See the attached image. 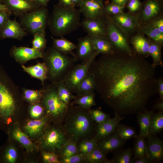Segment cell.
<instances>
[{
	"mask_svg": "<svg viewBox=\"0 0 163 163\" xmlns=\"http://www.w3.org/2000/svg\"><path fill=\"white\" fill-rule=\"evenodd\" d=\"M51 37L53 46L60 51L67 55H71L75 58V54L73 50L76 49V45L75 44L63 37L57 39L52 37Z\"/></svg>",
	"mask_w": 163,
	"mask_h": 163,
	"instance_id": "cell-27",
	"label": "cell"
},
{
	"mask_svg": "<svg viewBox=\"0 0 163 163\" xmlns=\"http://www.w3.org/2000/svg\"><path fill=\"white\" fill-rule=\"evenodd\" d=\"M40 139L41 148L45 151L59 155L61 149L69 139L62 123L48 127Z\"/></svg>",
	"mask_w": 163,
	"mask_h": 163,
	"instance_id": "cell-7",
	"label": "cell"
},
{
	"mask_svg": "<svg viewBox=\"0 0 163 163\" xmlns=\"http://www.w3.org/2000/svg\"><path fill=\"white\" fill-rule=\"evenodd\" d=\"M0 11H4L10 13L5 5L0 2Z\"/></svg>",
	"mask_w": 163,
	"mask_h": 163,
	"instance_id": "cell-58",
	"label": "cell"
},
{
	"mask_svg": "<svg viewBox=\"0 0 163 163\" xmlns=\"http://www.w3.org/2000/svg\"><path fill=\"white\" fill-rule=\"evenodd\" d=\"M81 14L75 7L66 8L58 4L54 5L48 21L51 33L62 37L74 31L80 26Z\"/></svg>",
	"mask_w": 163,
	"mask_h": 163,
	"instance_id": "cell-3",
	"label": "cell"
},
{
	"mask_svg": "<svg viewBox=\"0 0 163 163\" xmlns=\"http://www.w3.org/2000/svg\"><path fill=\"white\" fill-rule=\"evenodd\" d=\"M162 0H145L137 14L140 24L147 23L162 14Z\"/></svg>",
	"mask_w": 163,
	"mask_h": 163,
	"instance_id": "cell-12",
	"label": "cell"
},
{
	"mask_svg": "<svg viewBox=\"0 0 163 163\" xmlns=\"http://www.w3.org/2000/svg\"><path fill=\"white\" fill-rule=\"evenodd\" d=\"M157 109L159 111H163V99L159 100L156 102L153 107V110Z\"/></svg>",
	"mask_w": 163,
	"mask_h": 163,
	"instance_id": "cell-55",
	"label": "cell"
},
{
	"mask_svg": "<svg viewBox=\"0 0 163 163\" xmlns=\"http://www.w3.org/2000/svg\"><path fill=\"white\" fill-rule=\"evenodd\" d=\"M11 13L4 11H0V30L3 27Z\"/></svg>",
	"mask_w": 163,
	"mask_h": 163,
	"instance_id": "cell-51",
	"label": "cell"
},
{
	"mask_svg": "<svg viewBox=\"0 0 163 163\" xmlns=\"http://www.w3.org/2000/svg\"><path fill=\"white\" fill-rule=\"evenodd\" d=\"M80 26L91 36H107L106 18L105 16L95 19L85 18L80 23Z\"/></svg>",
	"mask_w": 163,
	"mask_h": 163,
	"instance_id": "cell-14",
	"label": "cell"
},
{
	"mask_svg": "<svg viewBox=\"0 0 163 163\" xmlns=\"http://www.w3.org/2000/svg\"><path fill=\"white\" fill-rule=\"evenodd\" d=\"M157 92L158 94L160 99H163V78L162 77L157 79Z\"/></svg>",
	"mask_w": 163,
	"mask_h": 163,
	"instance_id": "cell-52",
	"label": "cell"
},
{
	"mask_svg": "<svg viewBox=\"0 0 163 163\" xmlns=\"http://www.w3.org/2000/svg\"><path fill=\"white\" fill-rule=\"evenodd\" d=\"M125 7L106 2L104 4L103 15L106 16H110L117 14L123 12Z\"/></svg>",
	"mask_w": 163,
	"mask_h": 163,
	"instance_id": "cell-42",
	"label": "cell"
},
{
	"mask_svg": "<svg viewBox=\"0 0 163 163\" xmlns=\"http://www.w3.org/2000/svg\"><path fill=\"white\" fill-rule=\"evenodd\" d=\"M83 0H72L75 6H78Z\"/></svg>",
	"mask_w": 163,
	"mask_h": 163,
	"instance_id": "cell-59",
	"label": "cell"
},
{
	"mask_svg": "<svg viewBox=\"0 0 163 163\" xmlns=\"http://www.w3.org/2000/svg\"><path fill=\"white\" fill-rule=\"evenodd\" d=\"M115 132L121 139L124 140L135 138L138 136L133 128L123 124L119 123Z\"/></svg>",
	"mask_w": 163,
	"mask_h": 163,
	"instance_id": "cell-38",
	"label": "cell"
},
{
	"mask_svg": "<svg viewBox=\"0 0 163 163\" xmlns=\"http://www.w3.org/2000/svg\"><path fill=\"white\" fill-rule=\"evenodd\" d=\"M163 129V111H159L152 114L151 120L149 134L156 135Z\"/></svg>",
	"mask_w": 163,
	"mask_h": 163,
	"instance_id": "cell-36",
	"label": "cell"
},
{
	"mask_svg": "<svg viewBox=\"0 0 163 163\" xmlns=\"http://www.w3.org/2000/svg\"><path fill=\"white\" fill-rule=\"evenodd\" d=\"M43 91V90L37 91L24 89L23 93L24 97L28 102L35 104L42 97Z\"/></svg>",
	"mask_w": 163,
	"mask_h": 163,
	"instance_id": "cell-41",
	"label": "cell"
},
{
	"mask_svg": "<svg viewBox=\"0 0 163 163\" xmlns=\"http://www.w3.org/2000/svg\"><path fill=\"white\" fill-rule=\"evenodd\" d=\"M142 4L140 0H129L126 5L129 13L132 14H137L141 10Z\"/></svg>",
	"mask_w": 163,
	"mask_h": 163,
	"instance_id": "cell-47",
	"label": "cell"
},
{
	"mask_svg": "<svg viewBox=\"0 0 163 163\" xmlns=\"http://www.w3.org/2000/svg\"><path fill=\"white\" fill-rule=\"evenodd\" d=\"M150 46L149 54L153 59L152 66L155 68L157 66H163L161 59V50L162 45L153 41L149 38Z\"/></svg>",
	"mask_w": 163,
	"mask_h": 163,
	"instance_id": "cell-33",
	"label": "cell"
},
{
	"mask_svg": "<svg viewBox=\"0 0 163 163\" xmlns=\"http://www.w3.org/2000/svg\"><path fill=\"white\" fill-rule=\"evenodd\" d=\"M21 67L24 70L30 75L40 80L44 85L48 75L47 68L44 62H39L34 66L29 67L22 65Z\"/></svg>",
	"mask_w": 163,
	"mask_h": 163,
	"instance_id": "cell-25",
	"label": "cell"
},
{
	"mask_svg": "<svg viewBox=\"0 0 163 163\" xmlns=\"http://www.w3.org/2000/svg\"><path fill=\"white\" fill-rule=\"evenodd\" d=\"M132 163H152L147 157H145L132 160Z\"/></svg>",
	"mask_w": 163,
	"mask_h": 163,
	"instance_id": "cell-54",
	"label": "cell"
},
{
	"mask_svg": "<svg viewBox=\"0 0 163 163\" xmlns=\"http://www.w3.org/2000/svg\"><path fill=\"white\" fill-rule=\"evenodd\" d=\"M58 4L66 8H72L75 7L72 0H59Z\"/></svg>",
	"mask_w": 163,
	"mask_h": 163,
	"instance_id": "cell-53",
	"label": "cell"
},
{
	"mask_svg": "<svg viewBox=\"0 0 163 163\" xmlns=\"http://www.w3.org/2000/svg\"><path fill=\"white\" fill-rule=\"evenodd\" d=\"M98 55L96 54L88 60L75 65L62 80L64 84L73 93H75L78 85L86 75L92 64Z\"/></svg>",
	"mask_w": 163,
	"mask_h": 163,
	"instance_id": "cell-10",
	"label": "cell"
},
{
	"mask_svg": "<svg viewBox=\"0 0 163 163\" xmlns=\"http://www.w3.org/2000/svg\"><path fill=\"white\" fill-rule=\"evenodd\" d=\"M40 7H46L48 0H32Z\"/></svg>",
	"mask_w": 163,
	"mask_h": 163,
	"instance_id": "cell-57",
	"label": "cell"
},
{
	"mask_svg": "<svg viewBox=\"0 0 163 163\" xmlns=\"http://www.w3.org/2000/svg\"><path fill=\"white\" fill-rule=\"evenodd\" d=\"M49 120L46 116L38 119L30 120L25 125L24 130L31 137L37 136L42 133Z\"/></svg>",
	"mask_w": 163,
	"mask_h": 163,
	"instance_id": "cell-23",
	"label": "cell"
},
{
	"mask_svg": "<svg viewBox=\"0 0 163 163\" xmlns=\"http://www.w3.org/2000/svg\"><path fill=\"white\" fill-rule=\"evenodd\" d=\"M24 30L20 23L15 20H11L9 18L0 30V38L21 40L27 35Z\"/></svg>",
	"mask_w": 163,
	"mask_h": 163,
	"instance_id": "cell-19",
	"label": "cell"
},
{
	"mask_svg": "<svg viewBox=\"0 0 163 163\" xmlns=\"http://www.w3.org/2000/svg\"><path fill=\"white\" fill-rule=\"evenodd\" d=\"M124 118V116L115 114L114 117L102 123L97 124L94 137L98 141L114 133L117 125Z\"/></svg>",
	"mask_w": 163,
	"mask_h": 163,
	"instance_id": "cell-20",
	"label": "cell"
},
{
	"mask_svg": "<svg viewBox=\"0 0 163 163\" xmlns=\"http://www.w3.org/2000/svg\"><path fill=\"white\" fill-rule=\"evenodd\" d=\"M138 30L147 36L154 41L163 45V33L158 29L147 24L140 25Z\"/></svg>",
	"mask_w": 163,
	"mask_h": 163,
	"instance_id": "cell-30",
	"label": "cell"
},
{
	"mask_svg": "<svg viewBox=\"0 0 163 163\" xmlns=\"http://www.w3.org/2000/svg\"><path fill=\"white\" fill-rule=\"evenodd\" d=\"M19 17L20 24L24 30L33 35L46 34L49 17L46 7H39Z\"/></svg>",
	"mask_w": 163,
	"mask_h": 163,
	"instance_id": "cell-8",
	"label": "cell"
},
{
	"mask_svg": "<svg viewBox=\"0 0 163 163\" xmlns=\"http://www.w3.org/2000/svg\"><path fill=\"white\" fill-rule=\"evenodd\" d=\"M51 0H48L49 1H50Z\"/></svg>",
	"mask_w": 163,
	"mask_h": 163,
	"instance_id": "cell-61",
	"label": "cell"
},
{
	"mask_svg": "<svg viewBox=\"0 0 163 163\" xmlns=\"http://www.w3.org/2000/svg\"><path fill=\"white\" fill-rule=\"evenodd\" d=\"M129 0H111V3L119 5L125 7Z\"/></svg>",
	"mask_w": 163,
	"mask_h": 163,
	"instance_id": "cell-56",
	"label": "cell"
},
{
	"mask_svg": "<svg viewBox=\"0 0 163 163\" xmlns=\"http://www.w3.org/2000/svg\"><path fill=\"white\" fill-rule=\"evenodd\" d=\"M43 104L46 116L49 120L57 123H62L67 113L69 104L64 103L59 98L56 84L52 83L43 90Z\"/></svg>",
	"mask_w": 163,
	"mask_h": 163,
	"instance_id": "cell-6",
	"label": "cell"
},
{
	"mask_svg": "<svg viewBox=\"0 0 163 163\" xmlns=\"http://www.w3.org/2000/svg\"><path fill=\"white\" fill-rule=\"evenodd\" d=\"M125 142L126 140L121 139L115 131L98 141L97 146L107 154L110 152H115L121 149Z\"/></svg>",
	"mask_w": 163,
	"mask_h": 163,
	"instance_id": "cell-21",
	"label": "cell"
},
{
	"mask_svg": "<svg viewBox=\"0 0 163 163\" xmlns=\"http://www.w3.org/2000/svg\"><path fill=\"white\" fill-rule=\"evenodd\" d=\"M19 88L0 66V126L8 124L17 108Z\"/></svg>",
	"mask_w": 163,
	"mask_h": 163,
	"instance_id": "cell-4",
	"label": "cell"
},
{
	"mask_svg": "<svg viewBox=\"0 0 163 163\" xmlns=\"http://www.w3.org/2000/svg\"><path fill=\"white\" fill-rule=\"evenodd\" d=\"M17 157V153L15 148L12 146L6 147L2 152L1 157L3 162L8 163L15 162Z\"/></svg>",
	"mask_w": 163,
	"mask_h": 163,
	"instance_id": "cell-43",
	"label": "cell"
},
{
	"mask_svg": "<svg viewBox=\"0 0 163 163\" xmlns=\"http://www.w3.org/2000/svg\"><path fill=\"white\" fill-rule=\"evenodd\" d=\"M62 124L69 139L77 144L94 137L97 124L91 118L89 109L74 106L71 102Z\"/></svg>",
	"mask_w": 163,
	"mask_h": 163,
	"instance_id": "cell-2",
	"label": "cell"
},
{
	"mask_svg": "<svg viewBox=\"0 0 163 163\" xmlns=\"http://www.w3.org/2000/svg\"><path fill=\"white\" fill-rule=\"evenodd\" d=\"M96 90L115 114H137L157 93L155 68L135 52L102 55L89 69Z\"/></svg>",
	"mask_w": 163,
	"mask_h": 163,
	"instance_id": "cell-1",
	"label": "cell"
},
{
	"mask_svg": "<svg viewBox=\"0 0 163 163\" xmlns=\"http://www.w3.org/2000/svg\"><path fill=\"white\" fill-rule=\"evenodd\" d=\"M43 52L33 48L14 46L10 50V54L18 62L23 64L32 59L42 58Z\"/></svg>",
	"mask_w": 163,
	"mask_h": 163,
	"instance_id": "cell-17",
	"label": "cell"
},
{
	"mask_svg": "<svg viewBox=\"0 0 163 163\" xmlns=\"http://www.w3.org/2000/svg\"><path fill=\"white\" fill-rule=\"evenodd\" d=\"M153 113V110H149L145 109L143 112L137 114V120L140 127L139 136L146 138L149 134Z\"/></svg>",
	"mask_w": 163,
	"mask_h": 163,
	"instance_id": "cell-26",
	"label": "cell"
},
{
	"mask_svg": "<svg viewBox=\"0 0 163 163\" xmlns=\"http://www.w3.org/2000/svg\"><path fill=\"white\" fill-rule=\"evenodd\" d=\"M8 11L20 16L40 7L32 0H0Z\"/></svg>",
	"mask_w": 163,
	"mask_h": 163,
	"instance_id": "cell-15",
	"label": "cell"
},
{
	"mask_svg": "<svg viewBox=\"0 0 163 163\" xmlns=\"http://www.w3.org/2000/svg\"><path fill=\"white\" fill-rule=\"evenodd\" d=\"M97 142L94 137L81 141L78 144V153L85 155L91 152L97 147Z\"/></svg>",
	"mask_w": 163,
	"mask_h": 163,
	"instance_id": "cell-39",
	"label": "cell"
},
{
	"mask_svg": "<svg viewBox=\"0 0 163 163\" xmlns=\"http://www.w3.org/2000/svg\"><path fill=\"white\" fill-rule=\"evenodd\" d=\"M44 113L43 107L39 104H33L30 107V113L31 117L33 118H39Z\"/></svg>",
	"mask_w": 163,
	"mask_h": 163,
	"instance_id": "cell-48",
	"label": "cell"
},
{
	"mask_svg": "<svg viewBox=\"0 0 163 163\" xmlns=\"http://www.w3.org/2000/svg\"><path fill=\"white\" fill-rule=\"evenodd\" d=\"M42 155L43 161L45 163H60L59 156L56 153L43 150Z\"/></svg>",
	"mask_w": 163,
	"mask_h": 163,
	"instance_id": "cell-46",
	"label": "cell"
},
{
	"mask_svg": "<svg viewBox=\"0 0 163 163\" xmlns=\"http://www.w3.org/2000/svg\"><path fill=\"white\" fill-rule=\"evenodd\" d=\"M94 91L83 93L76 95L71 102L73 104L78 105L87 109L96 105Z\"/></svg>",
	"mask_w": 163,
	"mask_h": 163,
	"instance_id": "cell-29",
	"label": "cell"
},
{
	"mask_svg": "<svg viewBox=\"0 0 163 163\" xmlns=\"http://www.w3.org/2000/svg\"><path fill=\"white\" fill-rule=\"evenodd\" d=\"M84 155L78 153L70 156L60 158V163H84Z\"/></svg>",
	"mask_w": 163,
	"mask_h": 163,
	"instance_id": "cell-49",
	"label": "cell"
},
{
	"mask_svg": "<svg viewBox=\"0 0 163 163\" xmlns=\"http://www.w3.org/2000/svg\"><path fill=\"white\" fill-rule=\"evenodd\" d=\"M91 36L95 49L99 54H110L115 52V49L107 36Z\"/></svg>",
	"mask_w": 163,
	"mask_h": 163,
	"instance_id": "cell-24",
	"label": "cell"
},
{
	"mask_svg": "<svg viewBox=\"0 0 163 163\" xmlns=\"http://www.w3.org/2000/svg\"><path fill=\"white\" fill-rule=\"evenodd\" d=\"M96 1L103 2L104 0H94Z\"/></svg>",
	"mask_w": 163,
	"mask_h": 163,
	"instance_id": "cell-60",
	"label": "cell"
},
{
	"mask_svg": "<svg viewBox=\"0 0 163 163\" xmlns=\"http://www.w3.org/2000/svg\"><path fill=\"white\" fill-rule=\"evenodd\" d=\"M145 24H148L156 28L163 33V16L162 14Z\"/></svg>",
	"mask_w": 163,
	"mask_h": 163,
	"instance_id": "cell-50",
	"label": "cell"
},
{
	"mask_svg": "<svg viewBox=\"0 0 163 163\" xmlns=\"http://www.w3.org/2000/svg\"><path fill=\"white\" fill-rule=\"evenodd\" d=\"M13 137L25 148L28 152L37 150V146L29 139L27 135L18 127L15 128L12 132Z\"/></svg>",
	"mask_w": 163,
	"mask_h": 163,
	"instance_id": "cell-28",
	"label": "cell"
},
{
	"mask_svg": "<svg viewBox=\"0 0 163 163\" xmlns=\"http://www.w3.org/2000/svg\"><path fill=\"white\" fill-rule=\"evenodd\" d=\"M79 10L85 18H101L103 15L104 2L94 0H83L79 5Z\"/></svg>",
	"mask_w": 163,
	"mask_h": 163,
	"instance_id": "cell-18",
	"label": "cell"
},
{
	"mask_svg": "<svg viewBox=\"0 0 163 163\" xmlns=\"http://www.w3.org/2000/svg\"><path fill=\"white\" fill-rule=\"evenodd\" d=\"M107 154L97 147L91 152L84 155V163H111L107 157Z\"/></svg>",
	"mask_w": 163,
	"mask_h": 163,
	"instance_id": "cell-32",
	"label": "cell"
},
{
	"mask_svg": "<svg viewBox=\"0 0 163 163\" xmlns=\"http://www.w3.org/2000/svg\"><path fill=\"white\" fill-rule=\"evenodd\" d=\"M145 138L139 135L135 138L133 150L134 159L147 157V144Z\"/></svg>",
	"mask_w": 163,
	"mask_h": 163,
	"instance_id": "cell-35",
	"label": "cell"
},
{
	"mask_svg": "<svg viewBox=\"0 0 163 163\" xmlns=\"http://www.w3.org/2000/svg\"><path fill=\"white\" fill-rule=\"evenodd\" d=\"M42 58L47 68V78L55 84L62 80L77 61L75 58L60 51L53 46L43 52Z\"/></svg>",
	"mask_w": 163,
	"mask_h": 163,
	"instance_id": "cell-5",
	"label": "cell"
},
{
	"mask_svg": "<svg viewBox=\"0 0 163 163\" xmlns=\"http://www.w3.org/2000/svg\"><path fill=\"white\" fill-rule=\"evenodd\" d=\"M33 36L32 48L36 50L42 51L46 44L45 34H37Z\"/></svg>",
	"mask_w": 163,
	"mask_h": 163,
	"instance_id": "cell-45",
	"label": "cell"
},
{
	"mask_svg": "<svg viewBox=\"0 0 163 163\" xmlns=\"http://www.w3.org/2000/svg\"><path fill=\"white\" fill-rule=\"evenodd\" d=\"M133 150L130 147L125 149H120L115 152L111 160V163H130L132 160Z\"/></svg>",
	"mask_w": 163,
	"mask_h": 163,
	"instance_id": "cell-37",
	"label": "cell"
},
{
	"mask_svg": "<svg viewBox=\"0 0 163 163\" xmlns=\"http://www.w3.org/2000/svg\"><path fill=\"white\" fill-rule=\"evenodd\" d=\"M58 96L62 102L69 105L75 98L73 92L67 87L62 81H60L55 84Z\"/></svg>",
	"mask_w": 163,
	"mask_h": 163,
	"instance_id": "cell-34",
	"label": "cell"
},
{
	"mask_svg": "<svg viewBox=\"0 0 163 163\" xmlns=\"http://www.w3.org/2000/svg\"><path fill=\"white\" fill-rule=\"evenodd\" d=\"M78 153L77 143L69 139L62 147L59 156L60 158H66Z\"/></svg>",
	"mask_w": 163,
	"mask_h": 163,
	"instance_id": "cell-40",
	"label": "cell"
},
{
	"mask_svg": "<svg viewBox=\"0 0 163 163\" xmlns=\"http://www.w3.org/2000/svg\"><path fill=\"white\" fill-rule=\"evenodd\" d=\"M107 16L128 35L138 30L140 25L138 14H132L123 12Z\"/></svg>",
	"mask_w": 163,
	"mask_h": 163,
	"instance_id": "cell-11",
	"label": "cell"
},
{
	"mask_svg": "<svg viewBox=\"0 0 163 163\" xmlns=\"http://www.w3.org/2000/svg\"><path fill=\"white\" fill-rule=\"evenodd\" d=\"M95 90V85L94 76L89 70L86 75L78 85L75 93L78 95L94 91Z\"/></svg>",
	"mask_w": 163,
	"mask_h": 163,
	"instance_id": "cell-31",
	"label": "cell"
},
{
	"mask_svg": "<svg viewBox=\"0 0 163 163\" xmlns=\"http://www.w3.org/2000/svg\"><path fill=\"white\" fill-rule=\"evenodd\" d=\"M155 135L149 134L147 139V157L152 163H159L163 158V142Z\"/></svg>",
	"mask_w": 163,
	"mask_h": 163,
	"instance_id": "cell-16",
	"label": "cell"
},
{
	"mask_svg": "<svg viewBox=\"0 0 163 163\" xmlns=\"http://www.w3.org/2000/svg\"><path fill=\"white\" fill-rule=\"evenodd\" d=\"M89 112L92 120L97 124L102 123L110 118L109 115L100 108L94 110L90 109Z\"/></svg>",
	"mask_w": 163,
	"mask_h": 163,
	"instance_id": "cell-44",
	"label": "cell"
},
{
	"mask_svg": "<svg viewBox=\"0 0 163 163\" xmlns=\"http://www.w3.org/2000/svg\"><path fill=\"white\" fill-rule=\"evenodd\" d=\"M107 37L115 50L131 55L135 52L129 44L128 35L106 16Z\"/></svg>",
	"mask_w": 163,
	"mask_h": 163,
	"instance_id": "cell-9",
	"label": "cell"
},
{
	"mask_svg": "<svg viewBox=\"0 0 163 163\" xmlns=\"http://www.w3.org/2000/svg\"><path fill=\"white\" fill-rule=\"evenodd\" d=\"M75 58L77 61H86L96 54H99L93 45L91 36L88 34L79 38L76 48Z\"/></svg>",
	"mask_w": 163,
	"mask_h": 163,
	"instance_id": "cell-13",
	"label": "cell"
},
{
	"mask_svg": "<svg viewBox=\"0 0 163 163\" xmlns=\"http://www.w3.org/2000/svg\"><path fill=\"white\" fill-rule=\"evenodd\" d=\"M142 33L139 31L131 38L130 43L134 51L145 58L149 56L150 39L146 38Z\"/></svg>",
	"mask_w": 163,
	"mask_h": 163,
	"instance_id": "cell-22",
	"label": "cell"
}]
</instances>
